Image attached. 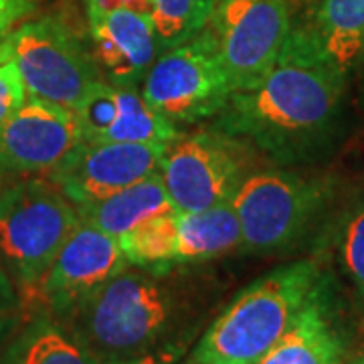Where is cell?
Wrapping results in <instances>:
<instances>
[{"mask_svg":"<svg viewBox=\"0 0 364 364\" xmlns=\"http://www.w3.org/2000/svg\"><path fill=\"white\" fill-rule=\"evenodd\" d=\"M213 312L203 284L130 265L55 316L97 364H176Z\"/></svg>","mask_w":364,"mask_h":364,"instance_id":"obj_1","label":"cell"},{"mask_svg":"<svg viewBox=\"0 0 364 364\" xmlns=\"http://www.w3.org/2000/svg\"><path fill=\"white\" fill-rule=\"evenodd\" d=\"M344 93L346 73L291 25L272 69L229 95L215 128L239 142L247 140L277 162H299L334 140Z\"/></svg>","mask_w":364,"mask_h":364,"instance_id":"obj_2","label":"cell"},{"mask_svg":"<svg viewBox=\"0 0 364 364\" xmlns=\"http://www.w3.org/2000/svg\"><path fill=\"white\" fill-rule=\"evenodd\" d=\"M322 277L318 261L275 267L241 289L205 328L191 354L196 364H253L284 336Z\"/></svg>","mask_w":364,"mask_h":364,"instance_id":"obj_3","label":"cell"},{"mask_svg":"<svg viewBox=\"0 0 364 364\" xmlns=\"http://www.w3.org/2000/svg\"><path fill=\"white\" fill-rule=\"evenodd\" d=\"M77 221V207L53 182H18L0 191V263L23 306L39 308L43 277Z\"/></svg>","mask_w":364,"mask_h":364,"instance_id":"obj_4","label":"cell"},{"mask_svg":"<svg viewBox=\"0 0 364 364\" xmlns=\"http://www.w3.org/2000/svg\"><path fill=\"white\" fill-rule=\"evenodd\" d=\"M324 184L289 170L247 174L231 198L247 253H277L294 247L326 203Z\"/></svg>","mask_w":364,"mask_h":364,"instance_id":"obj_5","label":"cell"},{"mask_svg":"<svg viewBox=\"0 0 364 364\" xmlns=\"http://www.w3.org/2000/svg\"><path fill=\"white\" fill-rule=\"evenodd\" d=\"M142 95L172 124L215 117L231 95L210 26L164 49L142 81Z\"/></svg>","mask_w":364,"mask_h":364,"instance_id":"obj_6","label":"cell"},{"mask_svg":"<svg viewBox=\"0 0 364 364\" xmlns=\"http://www.w3.org/2000/svg\"><path fill=\"white\" fill-rule=\"evenodd\" d=\"M4 39L33 97L77 109L87 93L104 81L95 59L61 21L23 23Z\"/></svg>","mask_w":364,"mask_h":364,"instance_id":"obj_7","label":"cell"},{"mask_svg":"<svg viewBox=\"0 0 364 364\" xmlns=\"http://www.w3.org/2000/svg\"><path fill=\"white\" fill-rule=\"evenodd\" d=\"M287 0H217L208 26L217 41L227 79L235 90L267 73L291 33Z\"/></svg>","mask_w":364,"mask_h":364,"instance_id":"obj_8","label":"cell"},{"mask_svg":"<svg viewBox=\"0 0 364 364\" xmlns=\"http://www.w3.org/2000/svg\"><path fill=\"white\" fill-rule=\"evenodd\" d=\"M239 140L198 132L178 136L160 162V174L176 210H205L231 203L247 176V160Z\"/></svg>","mask_w":364,"mask_h":364,"instance_id":"obj_9","label":"cell"},{"mask_svg":"<svg viewBox=\"0 0 364 364\" xmlns=\"http://www.w3.org/2000/svg\"><path fill=\"white\" fill-rule=\"evenodd\" d=\"M166 148L160 144L79 142L49 172V181L75 207H83L158 172Z\"/></svg>","mask_w":364,"mask_h":364,"instance_id":"obj_10","label":"cell"},{"mask_svg":"<svg viewBox=\"0 0 364 364\" xmlns=\"http://www.w3.org/2000/svg\"><path fill=\"white\" fill-rule=\"evenodd\" d=\"M128 267L117 237L77 221L43 277L39 308L59 318Z\"/></svg>","mask_w":364,"mask_h":364,"instance_id":"obj_11","label":"cell"},{"mask_svg":"<svg viewBox=\"0 0 364 364\" xmlns=\"http://www.w3.org/2000/svg\"><path fill=\"white\" fill-rule=\"evenodd\" d=\"M83 142L75 109L28 95L0 124V170L11 174L51 172Z\"/></svg>","mask_w":364,"mask_h":364,"instance_id":"obj_12","label":"cell"},{"mask_svg":"<svg viewBox=\"0 0 364 364\" xmlns=\"http://www.w3.org/2000/svg\"><path fill=\"white\" fill-rule=\"evenodd\" d=\"M83 142L160 144L170 146L181 132L160 116L142 93L100 81L75 109Z\"/></svg>","mask_w":364,"mask_h":364,"instance_id":"obj_13","label":"cell"},{"mask_svg":"<svg viewBox=\"0 0 364 364\" xmlns=\"http://www.w3.org/2000/svg\"><path fill=\"white\" fill-rule=\"evenodd\" d=\"M348 346L336 291L322 273L284 336L253 364H332Z\"/></svg>","mask_w":364,"mask_h":364,"instance_id":"obj_14","label":"cell"},{"mask_svg":"<svg viewBox=\"0 0 364 364\" xmlns=\"http://www.w3.org/2000/svg\"><path fill=\"white\" fill-rule=\"evenodd\" d=\"M93 59L109 83L134 87L158 57V37L150 14L126 9L90 14Z\"/></svg>","mask_w":364,"mask_h":364,"instance_id":"obj_15","label":"cell"},{"mask_svg":"<svg viewBox=\"0 0 364 364\" xmlns=\"http://www.w3.org/2000/svg\"><path fill=\"white\" fill-rule=\"evenodd\" d=\"M294 26L344 73L364 59V0H312Z\"/></svg>","mask_w":364,"mask_h":364,"instance_id":"obj_16","label":"cell"},{"mask_svg":"<svg viewBox=\"0 0 364 364\" xmlns=\"http://www.w3.org/2000/svg\"><path fill=\"white\" fill-rule=\"evenodd\" d=\"M170 210L176 208L170 200L162 174L158 170L114 195L77 207V215L79 221L90 223L95 229L119 239L122 235L136 229L140 223Z\"/></svg>","mask_w":364,"mask_h":364,"instance_id":"obj_17","label":"cell"},{"mask_svg":"<svg viewBox=\"0 0 364 364\" xmlns=\"http://www.w3.org/2000/svg\"><path fill=\"white\" fill-rule=\"evenodd\" d=\"M0 364H97L77 338L45 308H35L28 320L6 342Z\"/></svg>","mask_w":364,"mask_h":364,"instance_id":"obj_18","label":"cell"},{"mask_svg":"<svg viewBox=\"0 0 364 364\" xmlns=\"http://www.w3.org/2000/svg\"><path fill=\"white\" fill-rule=\"evenodd\" d=\"M237 247H241V227L231 203L191 213L176 210V267L215 259Z\"/></svg>","mask_w":364,"mask_h":364,"instance_id":"obj_19","label":"cell"},{"mask_svg":"<svg viewBox=\"0 0 364 364\" xmlns=\"http://www.w3.org/2000/svg\"><path fill=\"white\" fill-rule=\"evenodd\" d=\"M119 247L134 267L148 272L176 269V210L156 215L119 237Z\"/></svg>","mask_w":364,"mask_h":364,"instance_id":"obj_20","label":"cell"},{"mask_svg":"<svg viewBox=\"0 0 364 364\" xmlns=\"http://www.w3.org/2000/svg\"><path fill=\"white\" fill-rule=\"evenodd\" d=\"M217 0H150V18L160 49L195 37L213 16Z\"/></svg>","mask_w":364,"mask_h":364,"instance_id":"obj_21","label":"cell"},{"mask_svg":"<svg viewBox=\"0 0 364 364\" xmlns=\"http://www.w3.org/2000/svg\"><path fill=\"white\" fill-rule=\"evenodd\" d=\"M340 263L364 306V200L352 208L340 233Z\"/></svg>","mask_w":364,"mask_h":364,"instance_id":"obj_22","label":"cell"},{"mask_svg":"<svg viewBox=\"0 0 364 364\" xmlns=\"http://www.w3.org/2000/svg\"><path fill=\"white\" fill-rule=\"evenodd\" d=\"M23 299L14 286L13 277L0 263V348L13 338L16 328L23 324Z\"/></svg>","mask_w":364,"mask_h":364,"instance_id":"obj_23","label":"cell"},{"mask_svg":"<svg viewBox=\"0 0 364 364\" xmlns=\"http://www.w3.org/2000/svg\"><path fill=\"white\" fill-rule=\"evenodd\" d=\"M28 91L21 71L13 59L0 65V124H4L14 112L25 104Z\"/></svg>","mask_w":364,"mask_h":364,"instance_id":"obj_24","label":"cell"},{"mask_svg":"<svg viewBox=\"0 0 364 364\" xmlns=\"http://www.w3.org/2000/svg\"><path fill=\"white\" fill-rule=\"evenodd\" d=\"M35 9V0H0V35H6Z\"/></svg>","mask_w":364,"mask_h":364,"instance_id":"obj_25","label":"cell"},{"mask_svg":"<svg viewBox=\"0 0 364 364\" xmlns=\"http://www.w3.org/2000/svg\"><path fill=\"white\" fill-rule=\"evenodd\" d=\"M117 9L150 14V0H87V16L117 11Z\"/></svg>","mask_w":364,"mask_h":364,"instance_id":"obj_26","label":"cell"},{"mask_svg":"<svg viewBox=\"0 0 364 364\" xmlns=\"http://www.w3.org/2000/svg\"><path fill=\"white\" fill-rule=\"evenodd\" d=\"M350 364H364V336L358 344H352Z\"/></svg>","mask_w":364,"mask_h":364,"instance_id":"obj_27","label":"cell"},{"mask_svg":"<svg viewBox=\"0 0 364 364\" xmlns=\"http://www.w3.org/2000/svg\"><path fill=\"white\" fill-rule=\"evenodd\" d=\"M9 59H11V53H9V47H6V39H4V35H0V65L4 61H9Z\"/></svg>","mask_w":364,"mask_h":364,"instance_id":"obj_28","label":"cell"},{"mask_svg":"<svg viewBox=\"0 0 364 364\" xmlns=\"http://www.w3.org/2000/svg\"><path fill=\"white\" fill-rule=\"evenodd\" d=\"M350 352H352V344L346 348V350L342 352V354H340L338 358H336L332 364H350Z\"/></svg>","mask_w":364,"mask_h":364,"instance_id":"obj_29","label":"cell"},{"mask_svg":"<svg viewBox=\"0 0 364 364\" xmlns=\"http://www.w3.org/2000/svg\"><path fill=\"white\" fill-rule=\"evenodd\" d=\"M191 364H196V363H191Z\"/></svg>","mask_w":364,"mask_h":364,"instance_id":"obj_30","label":"cell"}]
</instances>
